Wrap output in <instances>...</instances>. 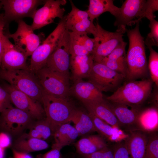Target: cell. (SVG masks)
I'll return each mask as SVG.
<instances>
[{"label":"cell","mask_w":158,"mask_h":158,"mask_svg":"<svg viewBox=\"0 0 158 158\" xmlns=\"http://www.w3.org/2000/svg\"><path fill=\"white\" fill-rule=\"evenodd\" d=\"M157 109L151 107L141 110L138 115L137 127L138 130L147 133L154 132L158 128Z\"/></svg>","instance_id":"30"},{"label":"cell","mask_w":158,"mask_h":158,"mask_svg":"<svg viewBox=\"0 0 158 158\" xmlns=\"http://www.w3.org/2000/svg\"><path fill=\"white\" fill-rule=\"evenodd\" d=\"M88 78L102 92L114 91L125 79V76L101 62H94Z\"/></svg>","instance_id":"8"},{"label":"cell","mask_w":158,"mask_h":158,"mask_svg":"<svg viewBox=\"0 0 158 158\" xmlns=\"http://www.w3.org/2000/svg\"><path fill=\"white\" fill-rule=\"evenodd\" d=\"M6 26L4 19V13L0 15V67L1 66V59L3 51V37L4 35V30Z\"/></svg>","instance_id":"42"},{"label":"cell","mask_w":158,"mask_h":158,"mask_svg":"<svg viewBox=\"0 0 158 158\" xmlns=\"http://www.w3.org/2000/svg\"><path fill=\"white\" fill-rule=\"evenodd\" d=\"M148 133L140 130L130 132L124 142L130 158H144L148 142Z\"/></svg>","instance_id":"18"},{"label":"cell","mask_w":158,"mask_h":158,"mask_svg":"<svg viewBox=\"0 0 158 158\" xmlns=\"http://www.w3.org/2000/svg\"><path fill=\"white\" fill-rule=\"evenodd\" d=\"M35 74L43 90L52 95L67 98L70 95V77L45 66Z\"/></svg>","instance_id":"6"},{"label":"cell","mask_w":158,"mask_h":158,"mask_svg":"<svg viewBox=\"0 0 158 158\" xmlns=\"http://www.w3.org/2000/svg\"><path fill=\"white\" fill-rule=\"evenodd\" d=\"M107 101L121 126H137L138 116L141 110L136 107V105Z\"/></svg>","instance_id":"19"},{"label":"cell","mask_w":158,"mask_h":158,"mask_svg":"<svg viewBox=\"0 0 158 158\" xmlns=\"http://www.w3.org/2000/svg\"><path fill=\"white\" fill-rule=\"evenodd\" d=\"M112 149L114 158H130L124 142H117L114 145Z\"/></svg>","instance_id":"37"},{"label":"cell","mask_w":158,"mask_h":158,"mask_svg":"<svg viewBox=\"0 0 158 158\" xmlns=\"http://www.w3.org/2000/svg\"><path fill=\"white\" fill-rule=\"evenodd\" d=\"M70 53L71 56L90 54L94 49L95 40L87 34L69 31Z\"/></svg>","instance_id":"20"},{"label":"cell","mask_w":158,"mask_h":158,"mask_svg":"<svg viewBox=\"0 0 158 158\" xmlns=\"http://www.w3.org/2000/svg\"><path fill=\"white\" fill-rule=\"evenodd\" d=\"M74 124L79 136L86 135L96 132L92 120L88 112L75 108L70 119Z\"/></svg>","instance_id":"27"},{"label":"cell","mask_w":158,"mask_h":158,"mask_svg":"<svg viewBox=\"0 0 158 158\" xmlns=\"http://www.w3.org/2000/svg\"><path fill=\"white\" fill-rule=\"evenodd\" d=\"M82 156L83 158H114L112 149L108 146L91 154Z\"/></svg>","instance_id":"38"},{"label":"cell","mask_w":158,"mask_h":158,"mask_svg":"<svg viewBox=\"0 0 158 158\" xmlns=\"http://www.w3.org/2000/svg\"><path fill=\"white\" fill-rule=\"evenodd\" d=\"M66 29V17L61 20L54 30L44 40L31 55L29 70L35 74L45 66L62 35Z\"/></svg>","instance_id":"5"},{"label":"cell","mask_w":158,"mask_h":158,"mask_svg":"<svg viewBox=\"0 0 158 158\" xmlns=\"http://www.w3.org/2000/svg\"><path fill=\"white\" fill-rule=\"evenodd\" d=\"M146 0H126L119 8L115 16L114 25L116 31L123 34L126 32L127 26H131L146 18Z\"/></svg>","instance_id":"7"},{"label":"cell","mask_w":158,"mask_h":158,"mask_svg":"<svg viewBox=\"0 0 158 158\" xmlns=\"http://www.w3.org/2000/svg\"><path fill=\"white\" fill-rule=\"evenodd\" d=\"M88 113L93 122L96 132L109 140L119 142L124 140L128 136V134L125 133L120 128L114 127L93 114Z\"/></svg>","instance_id":"24"},{"label":"cell","mask_w":158,"mask_h":158,"mask_svg":"<svg viewBox=\"0 0 158 158\" xmlns=\"http://www.w3.org/2000/svg\"><path fill=\"white\" fill-rule=\"evenodd\" d=\"M150 55L148 65L151 79L156 86H158V53L152 47H148Z\"/></svg>","instance_id":"34"},{"label":"cell","mask_w":158,"mask_h":158,"mask_svg":"<svg viewBox=\"0 0 158 158\" xmlns=\"http://www.w3.org/2000/svg\"><path fill=\"white\" fill-rule=\"evenodd\" d=\"M153 82L149 78L127 81L106 99L113 103L134 105L142 103L151 92Z\"/></svg>","instance_id":"2"},{"label":"cell","mask_w":158,"mask_h":158,"mask_svg":"<svg viewBox=\"0 0 158 158\" xmlns=\"http://www.w3.org/2000/svg\"><path fill=\"white\" fill-rule=\"evenodd\" d=\"M144 158H158V135L156 131L149 133Z\"/></svg>","instance_id":"35"},{"label":"cell","mask_w":158,"mask_h":158,"mask_svg":"<svg viewBox=\"0 0 158 158\" xmlns=\"http://www.w3.org/2000/svg\"><path fill=\"white\" fill-rule=\"evenodd\" d=\"M94 39L95 47L92 55L94 62H101L123 40V34L116 31L111 32L103 29L97 22Z\"/></svg>","instance_id":"12"},{"label":"cell","mask_w":158,"mask_h":158,"mask_svg":"<svg viewBox=\"0 0 158 158\" xmlns=\"http://www.w3.org/2000/svg\"><path fill=\"white\" fill-rule=\"evenodd\" d=\"M3 51L1 68L7 70H29L26 63L27 56L17 48L4 34L3 37Z\"/></svg>","instance_id":"16"},{"label":"cell","mask_w":158,"mask_h":158,"mask_svg":"<svg viewBox=\"0 0 158 158\" xmlns=\"http://www.w3.org/2000/svg\"><path fill=\"white\" fill-rule=\"evenodd\" d=\"M16 22L18 24L16 32L12 34L8 32L5 35L9 39L12 38L15 46L25 53L28 57L31 55L42 42L44 34L36 35L31 26L22 19Z\"/></svg>","instance_id":"11"},{"label":"cell","mask_w":158,"mask_h":158,"mask_svg":"<svg viewBox=\"0 0 158 158\" xmlns=\"http://www.w3.org/2000/svg\"><path fill=\"white\" fill-rule=\"evenodd\" d=\"M2 7V4H1L0 2V10L1 9V8Z\"/></svg>","instance_id":"45"},{"label":"cell","mask_w":158,"mask_h":158,"mask_svg":"<svg viewBox=\"0 0 158 158\" xmlns=\"http://www.w3.org/2000/svg\"><path fill=\"white\" fill-rule=\"evenodd\" d=\"M113 0H90L88 10L89 19L94 20L102 14L110 12L114 16L118 12L119 8L114 5Z\"/></svg>","instance_id":"29"},{"label":"cell","mask_w":158,"mask_h":158,"mask_svg":"<svg viewBox=\"0 0 158 158\" xmlns=\"http://www.w3.org/2000/svg\"><path fill=\"white\" fill-rule=\"evenodd\" d=\"M127 44V43L123 40L100 62L125 76L126 66V48Z\"/></svg>","instance_id":"22"},{"label":"cell","mask_w":158,"mask_h":158,"mask_svg":"<svg viewBox=\"0 0 158 158\" xmlns=\"http://www.w3.org/2000/svg\"><path fill=\"white\" fill-rule=\"evenodd\" d=\"M75 146L77 152L82 156L91 154L108 145L102 137L93 135L82 138Z\"/></svg>","instance_id":"25"},{"label":"cell","mask_w":158,"mask_h":158,"mask_svg":"<svg viewBox=\"0 0 158 158\" xmlns=\"http://www.w3.org/2000/svg\"><path fill=\"white\" fill-rule=\"evenodd\" d=\"M94 62L92 54L80 56H71L70 69L71 79L74 81L88 78Z\"/></svg>","instance_id":"21"},{"label":"cell","mask_w":158,"mask_h":158,"mask_svg":"<svg viewBox=\"0 0 158 158\" xmlns=\"http://www.w3.org/2000/svg\"><path fill=\"white\" fill-rule=\"evenodd\" d=\"M12 145L11 135L5 132H0V147L5 149Z\"/></svg>","instance_id":"41"},{"label":"cell","mask_w":158,"mask_h":158,"mask_svg":"<svg viewBox=\"0 0 158 158\" xmlns=\"http://www.w3.org/2000/svg\"><path fill=\"white\" fill-rule=\"evenodd\" d=\"M24 133L35 138L45 140L53 133L49 122L46 118L33 121L26 128Z\"/></svg>","instance_id":"31"},{"label":"cell","mask_w":158,"mask_h":158,"mask_svg":"<svg viewBox=\"0 0 158 158\" xmlns=\"http://www.w3.org/2000/svg\"><path fill=\"white\" fill-rule=\"evenodd\" d=\"M42 105L45 118L49 123L53 134L60 125L70 122V118L75 109L68 97L55 96L47 93L43 90Z\"/></svg>","instance_id":"4"},{"label":"cell","mask_w":158,"mask_h":158,"mask_svg":"<svg viewBox=\"0 0 158 158\" xmlns=\"http://www.w3.org/2000/svg\"><path fill=\"white\" fill-rule=\"evenodd\" d=\"M102 92L91 82L80 79L74 81L70 87V95L75 97L84 105L104 100V99Z\"/></svg>","instance_id":"17"},{"label":"cell","mask_w":158,"mask_h":158,"mask_svg":"<svg viewBox=\"0 0 158 158\" xmlns=\"http://www.w3.org/2000/svg\"><path fill=\"white\" fill-rule=\"evenodd\" d=\"M13 158H33L29 153L18 152L12 149Z\"/></svg>","instance_id":"43"},{"label":"cell","mask_w":158,"mask_h":158,"mask_svg":"<svg viewBox=\"0 0 158 158\" xmlns=\"http://www.w3.org/2000/svg\"><path fill=\"white\" fill-rule=\"evenodd\" d=\"M33 120L28 113L11 106L0 113V130L11 136H20Z\"/></svg>","instance_id":"9"},{"label":"cell","mask_w":158,"mask_h":158,"mask_svg":"<svg viewBox=\"0 0 158 158\" xmlns=\"http://www.w3.org/2000/svg\"><path fill=\"white\" fill-rule=\"evenodd\" d=\"M70 56L69 31L66 29L48 58L45 66L52 71L70 77Z\"/></svg>","instance_id":"13"},{"label":"cell","mask_w":158,"mask_h":158,"mask_svg":"<svg viewBox=\"0 0 158 158\" xmlns=\"http://www.w3.org/2000/svg\"><path fill=\"white\" fill-rule=\"evenodd\" d=\"M53 135L55 141L53 145L61 149L64 146L70 145L79 136L77 130L69 123L60 125Z\"/></svg>","instance_id":"28"},{"label":"cell","mask_w":158,"mask_h":158,"mask_svg":"<svg viewBox=\"0 0 158 158\" xmlns=\"http://www.w3.org/2000/svg\"><path fill=\"white\" fill-rule=\"evenodd\" d=\"M149 26L150 32L149 33L144 41L145 44L147 47L158 46V22L155 18L150 20Z\"/></svg>","instance_id":"36"},{"label":"cell","mask_w":158,"mask_h":158,"mask_svg":"<svg viewBox=\"0 0 158 158\" xmlns=\"http://www.w3.org/2000/svg\"><path fill=\"white\" fill-rule=\"evenodd\" d=\"M61 149L52 145L51 149L46 153L39 155L37 158H61Z\"/></svg>","instance_id":"40"},{"label":"cell","mask_w":158,"mask_h":158,"mask_svg":"<svg viewBox=\"0 0 158 158\" xmlns=\"http://www.w3.org/2000/svg\"><path fill=\"white\" fill-rule=\"evenodd\" d=\"M139 23L131 29H126L129 45L126 54L125 79L127 81L146 78L148 74L144 38L139 30Z\"/></svg>","instance_id":"1"},{"label":"cell","mask_w":158,"mask_h":158,"mask_svg":"<svg viewBox=\"0 0 158 158\" xmlns=\"http://www.w3.org/2000/svg\"><path fill=\"white\" fill-rule=\"evenodd\" d=\"M5 149L0 147V158H4Z\"/></svg>","instance_id":"44"},{"label":"cell","mask_w":158,"mask_h":158,"mask_svg":"<svg viewBox=\"0 0 158 158\" xmlns=\"http://www.w3.org/2000/svg\"><path fill=\"white\" fill-rule=\"evenodd\" d=\"M12 149L22 152L29 153L47 148L48 144L45 140L30 137L23 133L12 144Z\"/></svg>","instance_id":"26"},{"label":"cell","mask_w":158,"mask_h":158,"mask_svg":"<svg viewBox=\"0 0 158 158\" xmlns=\"http://www.w3.org/2000/svg\"><path fill=\"white\" fill-rule=\"evenodd\" d=\"M0 78L42 104V89L35 74L29 70L0 69Z\"/></svg>","instance_id":"3"},{"label":"cell","mask_w":158,"mask_h":158,"mask_svg":"<svg viewBox=\"0 0 158 158\" xmlns=\"http://www.w3.org/2000/svg\"><path fill=\"white\" fill-rule=\"evenodd\" d=\"M9 95L0 86V114L4 110L12 106Z\"/></svg>","instance_id":"39"},{"label":"cell","mask_w":158,"mask_h":158,"mask_svg":"<svg viewBox=\"0 0 158 158\" xmlns=\"http://www.w3.org/2000/svg\"><path fill=\"white\" fill-rule=\"evenodd\" d=\"M45 1L42 0H0L5 11L4 19L6 25L13 21H16L24 18H32L38 6L44 4Z\"/></svg>","instance_id":"10"},{"label":"cell","mask_w":158,"mask_h":158,"mask_svg":"<svg viewBox=\"0 0 158 158\" xmlns=\"http://www.w3.org/2000/svg\"><path fill=\"white\" fill-rule=\"evenodd\" d=\"M2 87L8 93L11 102L16 108L28 113L34 119L40 120L46 117L44 109L41 103L9 84H4Z\"/></svg>","instance_id":"15"},{"label":"cell","mask_w":158,"mask_h":158,"mask_svg":"<svg viewBox=\"0 0 158 158\" xmlns=\"http://www.w3.org/2000/svg\"><path fill=\"white\" fill-rule=\"evenodd\" d=\"M84 105L88 112L93 114L111 126L120 128L121 125L106 99Z\"/></svg>","instance_id":"23"},{"label":"cell","mask_w":158,"mask_h":158,"mask_svg":"<svg viewBox=\"0 0 158 158\" xmlns=\"http://www.w3.org/2000/svg\"><path fill=\"white\" fill-rule=\"evenodd\" d=\"M70 1L71 10L65 16L66 28L81 21L89 18L87 11L79 9L75 6L72 1Z\"/></svg>","instance_id":"32"},{"label":"cell","mask_w":158,"mask_h":158,"mask_svg":"<svg viewBox=\"0 0 158 158\" xmlns=\"http://www.w3.org/2000/svg\"><path fill=\"white\" fill-rule=\"evenodd\" d=\"M66 0H46L43 7L37 10L32 18L31 25L34 30L53 23L56 18L60 20L64 17L65 9L62 6L66 3Z\"/></svg>","instance_id":"14"},{"label":"cell","mask_w":158,"mask_h":158,"mask_svg":"<svg viewBox=\"0 0 158 158\" xmlns=\"http://www.w3.org/2000/svg\"><path fill=\"white\" fill-rule=\"evenodd\" d=\"M66 29L70 31L92 34L94 36L95 35L97 30L95 25L89 18L79 22Z\"/></svg>","instance_id":"33"}]
</instances>
